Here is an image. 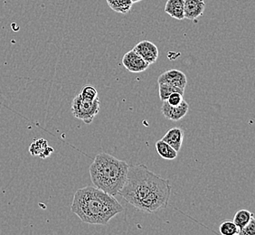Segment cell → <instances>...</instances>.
<instances>
[{"mask_svg": "<svg viewBox=\"0 0 255 235\" xmlns=\"http://www.w3.org/2000/svg\"><path fill=\"white\" fill-rule=\"evenodd\" d=\"M53 152H54V148L48 146L47 140L44 138L34 140L30 145L29 153L33 157L45 158L49 157Z\"/></svg>", "mask_w": 255, "mask_h": 235, "instance_id": "10", "label": "cell"}, {"mask_svg": "<svg viewBox=\"0 0 255 235\" xmlns=\"http://www.w3.org/2000/svg\"><path fill=\"white\" fill-rule=\"evenodd\" d=\"M157 83L169 84L177 88L185 90L187 86V79L186 74L181 71L177 69H171L160 74V76L157 79Z\"/></svg>", "mask_w": 255, "mask_h": 235, "instance_id": "7", "label": "cell"}, {"mask_svg": "<svg viewBox=\"0 0 255 235\" xmlns=\"http://www.w3.org/2000/svg\"><path fill=\"white\" fill-rule=\"evenodd\" d=\"M133 50L149 65L156 63L159 55L157 45L148 40H143L139 42L135 45Z\"/></svg>", "mask_w": 255, "mask_h": 235, "instance_id": "6", "label": "cell"}, {"mask_svg": "<svg viewBox=\"0 0 255 235\" xmlns=\"http://www.w3.org/2000/svg\"><path fill=\"white\" fill-rule=\"evenodd\" d=\"M239 235H255V216L251 219L250 222L246 225L242 230L238 233Z\"/></svg>", "mask_w": 255, "mask_h": 235, "instance_id": "19", "label": "cell"}, {"mask_svg": "<svg viewBox=\"0 0 255 235\" xmlns=\"http://www.w3.org/2000/svg\"><path fill=\"white\" fill-rule=\"evenodd\" d=\"M71 210L85 224L106 226L124 208L114 196L94 186H86L74 194Z\"/></svg>", "mask_w": 255, "mask_h": 235, "instance_id": "2", "label": "cell"}, {"mask_svg": "<svg viewBox=\"0 0 255 235\" xmlns=\"http://www.w3.org/2000/svg\"><path fill=\"white\" fill-rule=\"evenodd\" d=\"M119 195L137 210L153 214L167 208L171 186L167 179L138 164L128 166L126 181Z\"/></svg>", "mask_w": 255, "mask_h": 235, "instance_id": "1", "label": "cell"}, {"mask_svg": "<svg viewBox=\"0 0 255 235\" xmlns=\"http://www.w3.org/2000/svg\"><path fill=\"white\" fill-rule=\"evenodd\" d=\"M188 110H189V105L184 100L177 106H171L166 101L163 102L161 106V113L164 115V117L172 121L180 120L187 115Z\"/></svg>", "mask_w": 255, "mask_h": 235, "instance_id": "8", "label": "cell"}, {"mask_svg": "<svg viewBox=\"0 0 255 235\" xmlns=\"http://www.w3.org/2000/svg\"><path fill=\"white\" fill-rule=\"evenodd\" d=\"M205 0H184V16L189 20H196L204 14Z\"/></svg>", "mask_w": 255, "mask_h": 235, "instance_id": "9", "label": "cell"}, {"mask_svg": "<svg viewBox=\"0 0 255 235\" xmlns=\"http://www.w3.org/2000/svg\"><path fill=\"white\" fill-rule=\"evenodd\" d=\"M123 64L128 72L133 74L145 72L149 66V64L146 61H144L133 49L124 54Z\"/></svg>", "mask_w": 255, "mask_h": 235, "instance_id": "5", "label": "cell"}, {"mask_svg": "<svg viewBox=\"0 0 255 235\" xmlns=\"http://www.w3.org/2000/svg\"><path fill=\"white\" fill-rule=\"evenodd\" d=\"M184 138V132L179 127H173L169 129L165 136L162 137V140L167 142L169 146H171L177 152L181 149Z\"/></svg>", "mask_w": 255, "mask_h": 235, "instance_id": "11", "label": "cell"}, {"mask_svg": "<svg viewBox=\"0 0 255 235\" xmlns=\"http://www.w3.org/2000/svg\"><path fill=\"white\" fill-rule=\"evenodd\" d=\"M219 232L222 235H238L239 229L233 221L226 220L219 227Z\"/></svg>", "mask_w": 255, "mask_h": 235, "instance_id": "17", "label": "cell"}, {"mask_svg": "<svg viewBox=\"0 0 255 235\" xmlns=\"http://www.w3.org/2000/svg\"><path fill=\"white\" fill-rule=\"evenodd\" d=\"M110 8L123 15L128 14L132 7L131 0H106Z\"/></svg>", "mask_w": 255, "mask_h": 235, "instance_id": "14", "label": "cell"}, {"mask_svg": "<svg viewBox=\"0 0 255 235\" xmlns=\"http://www.w3.org/2000/svg\"><path fill=\"white\" fill-rule=\"evenodd\" d=\"M132 1L133 4H135V3H137V2H139V1H141V0H131Z\"/></svg>", "mask_w": 255, "mask_h": 235, "instance_id": "21", "label": "cell"}, {"mask_svg": "<svg viewBox=\"0 0 255 235\" xmlns=\"http://www.w3.org/2000/svg\"><path fill=\"white\" fill-rule=\"evenodd\" d=\"M100 111V100L93 102L85 101L78 94L74 97L72 103V113L76 118L83 120L85 124H91L94 118L98 115Z\"/></svg>", "mask_w": 255, "mask_h": 235, "instance_id": "4", "label": "cell"}, {"mask_svg": "<svg viewBox=\"0 0 255 235\" xmlns=\"http://www.w3.org/2000/svg\"><path fill=\"white\" fill-rule=\"evenodd\" d=\"M253 217H254V214L252 212L242 209L236 212L233 222L236 224L237 228L240 231L250 222Z\"/></svg>", "mask_w": 255, "mask_h": 235, "instance_id": "15", "label": "cell"}, {"mask_svg": "<svg viewBox=\"0 0 255 235\" xmlns=\"http://www.w3.org/2000/svg\"><path fill=\"white\" fill-rule=\"evenodd\" d=\"M158 91H159V98L162 102L167 101L168 96L173 93H179L184 95L185 90L184 89L177 88L175 86H172L169 84H158Z\"/></svg>", "mask_w": 255, "mask_h": 235, "instance_id": "16", "label": "cell"}, {"mask_svg": "<svg viewBox=\"0 0 255 235\" xmlns=\"http://www.w3.org/2000/svg\"><path fill=\"white\" fill-rule=\"evenodd\" d=\"M82 98L88 102H93L94 100L98 99V92L92 85H86L82 89L81 93H79Z\"/></svg>", "mask_w": 255, "mask_h": 235, "instance_id": "18", "label": "cell"}, {"mask_svg": "<svg viewBox=\"0 0 255 235\" xmlns=\"http://www.w3.org/2000/svg\"><path fill=\"white\" fill-rule=\"evenodd\" d=\"M183 94L179 93H173L168 96V98L167 99V102L169 105L171 106H177L182 103L183 101Z\"/></svg>", "mask_w": 255, "mask_h": 235, "instance_id": "20", "label": "cell"}, {"mask_svg": "<svg viewBox=\"0 0 255 235\" xmlns=\"http://www.w3.org/2000/svg\"><path fill=\"white\" fill-rule=\"evenodd\" d=\"M128 165L107 153H100L90 166V176L94 186L111 196H117L127 178Z\"/></svg>", "mask_w": 255, "mask_h": 235, "instance_id": "3", "label": "cell"}, {"mask_svg": "<svg viewBox=\"0 0 255 235\" xmlns=\"http://www.w3.org/2000/svg\"><path fill=\"white\" fill-rule=\"evenodd\" d=\"M156 149L158 155L167 160H173L177 158L178 152L176 151L171 146H169L167 142L164 140L159 139L156 142Z\"/></svg>", "mask_w": 255, "mask_h": 235, "instance_id": "13", "label": "cell"}, {"mask_svg": "<svg viewBox=\"0 0 255 235\" xmlns=\"http://www.w3.org/2000/svg\"><path fill=\"white\" fill-rule=\"evenodd\" d=\"M165 12L172 18L185 19L184 16V0H167L165 5Z\"/></svg>", "mask_w": 255, "mask_h": 235, "instance_id": "12", "label": "cell"}]
</instances>
